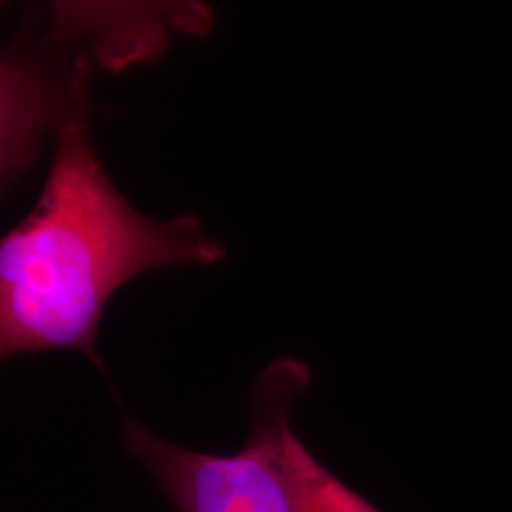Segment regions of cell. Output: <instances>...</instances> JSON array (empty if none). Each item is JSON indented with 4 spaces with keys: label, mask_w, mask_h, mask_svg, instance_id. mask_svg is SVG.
<instances>
[{
    "label": "cell",
    "mask_w": 512,
    "mask_h": 512,
    "mask_svg": "<svg viewBox=\"0 0 512 512\" xmlns=\"http://www.w3.org/2000/svg\"><path fill=\"white\" fill-rule=\"evenodd\" d=\"M224 255L196 217L141 215L110 183L86 120L69 122L33 211L0 245V355L74 349L105 370L97 332L112 294L148 270Z\"/></svg>",
    "instance_id": "obj_1"
},
{
    "label": "cell",
    "mask_w": 512,
    "mask_h": 512,
    "mask_svg": "<svg viewBox=\"0 0 512 512\" xmlns=\"http://www.w3.org/2000/svg\"><path fill=\"white\" fill-rule=\"evenodd\" d=\"M310 368L279 357L251 391V429L236 454L213 456L156 437L128 418L122 446L177 512H382L323 467L291 427Z\"/></svg>",
    "instance_id": "obj_2"
}]
</instances>
